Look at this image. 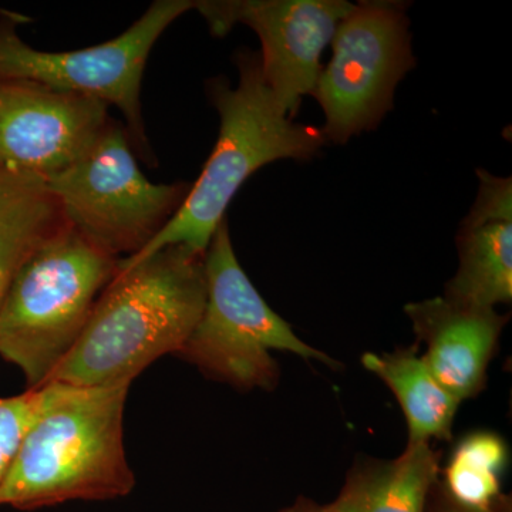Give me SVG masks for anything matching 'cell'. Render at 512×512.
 <instances>
[{"label":"cell","instance_id":"cell-9","mask_svg":"<svg viewBox=\"0 0 512 512\" xmlns=\"http://www.w3.org/2000/svg\"><path fill=\"white\" fill-rule=\"evenodd\" d=\"M353 3L345 0H211L195 2L215 36L238 23L261 40L262 74L286 116L293 120L322 73L323 50Z\"/></svg>","mask_w":512,"mask_h":512},{"label":"cell","instance_id":"cell-16","mask_svg":"<svg viewBox=\"0 0 512 512\" xmlns=\"http://www.w3.org/2000/svg\"><path fill=\"white\" fill-rule=\"evenodd\" d=\"M507 446L493 433H476L458 444L446 467L444 488L457 503L487 508L500 500V473Z\"/></svg>","mask_w":512,"mask_h":512},{"label":"cell","instance_id":"cell-13","mask_svg":"<svg viewBox=\"0 0 512 512\" xmlns=\"http://www.w3.org/2000/svg\"><path fill=\"white\" fill-rule=\"evenodd\" d=\"M439 474L440 454L430 443L407 444L392 461L356 464L332 505L339 512H426Z\"/></svg>","mask_w":512,"mask_h":512},{"label":"cell","instance_id":"cell-18","mask_svg":"<svg viewBox=\"0 0 512 512\" xmlns=\"http://www.w3.org/2000/svg\"><path fill=\"white\" fill-rule=\"evenodd\" d=\"M426 512H507V505H505L503 498H500L487 508L467 507V505L457 503L454 498H451L443 483L437 481L434 487L431 488Z\"/></svg>","mask_w":512,"mask_h":512},{"label":"cell","instance_id":"cell-14","mask_svg":"<svg viewBox=\"0 0 512 512\" xmlns=\"http://www.w3.org/2000/svg\"><path fill=\"white\" fill-rule=\"evenodd\" d=\"M362 363L396 394L409 427V444L453 439L451 427L461 402L441 386L417 349L367 352Z\"/></svg>","mask_w":512,"mask_h":512},{"label":"cell","instance_id":"cell-6","mask_svg":"<svg viewBox=\"0 0 512 512\" xmlns=\"http://www.w3.org/2000/svg\"><path fill=\"white\" fill-rule=\"evenodd\" d=\"M63 221L104 254L143 251L163 231L191 184H154L138 167L130 137L111 120L94 146L46 181Z\"/></svg>","mask_w":512,"mask_h":512},{"label":"cell","instance_id":"cell-12","mask_svg":"<svg viewBox=\"0 0 512 512\" xmlns=\"http://www.w3.org/2000/svg\"><path fill=\"white\" fill-rule=\"evenodd\" d=\"M480 191L457 235L460 266L444 298L495 309L512 299V180L477 171Z\"/></svg>","mask_w":512,"mask_h":512},{"label":"cell","instance_id":"cell-19","mask_svg":"<svg viewBox=\"0 0 512 512\" xmlns=\"http://www.w3.org/2000/svg\"><path fill=\"white\" fill-rule=\"evenodd\" d=\"M279 512H339L333 507L332 504L329 505H319L313 503V501L308 500V498H299L292 507L285 508V510H281Z\"/></svg>","mask_w":512,"mask_h":512},{"label":"cell","instance_id":"cell-2","mask_svg":"<svg viewBox=\"0 0 512 512\" xmlns=\"http://www.w3.org/2000/svg\"><path fill=\"white\" fill-rule=\"evenodd\" d=\"M49 384V397L20 441L0 487V507L40 510L67 501L127 497L136 476L124 448L131 384Z\"/></svg>","mask_w":512,"mask_h":512},{"label":"cell","instance_id":"cell-7","mask_svg":"<svg viewBox=\"0 0 512 512\" xmlns=\"http://www.w3.org/2000/svg\"><path fill=\"white\" fill-rule=\"evenodd\" d=\"M190 0H157L134 25L109 42L72 52H42L23 42L16 16L0 18V80H29L60 92L116 106L131 140L147 151L141 116V80L148 56L165 29L194 9Z\"/></svg>","mask_w":512,"mask_h":512},{"label":"cell","instance_id":"cell-10","mask_svg":"<svg viewBox=\"0 0 512 512\" xmlns=\"http://www.w3.org/2000/svg\"><path fill=\"white\" fill-rule=\"evenodd\" d=\"M109 106L29 80H0V167L46 181L79 161Z\"/></svg>","mask_w":512,"mask_h":512},{"label":"cell","instance_id":"cell-11","mask_svg":"<svg viewBox=\"0 0 512 512\" xmlns=\"http://www.w3.org/2000/svg\"><path fill=\"white\" fill-rule=\"evenodd\" d=\"M417 340L426 345L424 363L457 400L477 396L510 316L444 296L404 306Z\"/></svg>","mask_w":512,"mask_h":512},{"label":"cell","instance_id":"cell-4","mask_svg":"<svg viewBox=\"0 0 512 512\" xmlns=\"http://www.w3.org/2000/svg\"><path fill=\"white\" fill-rule=\"evenodd\" d=\"M119 261L64 224L20 265L0 305V356L26 390L45 386L69 355Z\"/></svg>","mask_w":512,"mask_h":512},{"label":"cell","instance_id":"cell-5","mask_svg":"<svg viewBox=\"0 0 512 512\" xmlns=\"http://www.w3.org/2000/svg\"><path fill=\"white\" fill-rule=\"evenodd\" d=\"M204 269V311L177 353L185 362L239 390H272L278 384L279 366L271 350L339 369L338 360L306 345L256 291L235 255L227 218L205 251Z\"/></svg>","mask_w":512,"mask_h":512},{"label":"cell","instance_id":"cell-3","mask_svg":"<svg viewBox=\"0 0 512 512\" xmlns=\"http://www.w3.org/2000/svg\"><path fill=\"white\" fill-rule=\"evenodd\" d=\"M238 86L225 77L208 83V96L220 114V134L210 158L188 190L174 217L143 251L121 258L127 268L170 245L205 254L228 205L259 168L285 160H311L328 143L322 128L286 116L262 74L261 57L252 50L235 55Z\"/></svg>","mask_w":512,"mask_h":512},{"label":"cell","instance_id":"cell-1","mask_svg":"<svg viewBox=\"0 0 512 512\" xmlns=\"http://www.w3.org/2000/svg\"><path fill=\"white\" fill-rule=\"evenodd\" d=\"M205 298L204 254L183 245L117 268L76 345L47 383H133L161 356L180 352L201 318Z\"/></svg>","mask_w":512,"mask_h":512},{"label":"cell","instance_id":"cell-8","mask_svg":"<svg viewBox=\"0 0 512 512\" xmlns=\"http://www.w3.org/2000/svg\"><path fill=\"white\" fill-rule=\"evenodd\" d=\"M332 52L312 96L325 113L328 143L345 144L379 126L393 109L397 84L416 66L403 3L353 6L333 36Z\"/></svg>","mask_w":512,"mask_h":512},{"label":"cell","instance_id":"cell-17","mask_svg":"<svg viewBox=\"0 0 512 512\" xmlns=\"http://www.w3.org/2000/svg\"><path fill=\"white\" fill-rule=\"evenodd\" d=\"M49 397V384L18 396L0 397V487L26 430Z\"/></svg>","mask_w":512,"mask_h":512},{"label":"cell","instance_id":"cell-15","mask_svg":"<svg viewBox=\"0 0 512 512\" xmlns=\"http://www.w3.org/2000/svg\"><path fill=\"white\" fill-rule=\"evenodd\" d=\"M64 224L45 181L0 167V305L20 265Z\"/></svg>","mask_w":512,"mask_h":512}]
</instances>
